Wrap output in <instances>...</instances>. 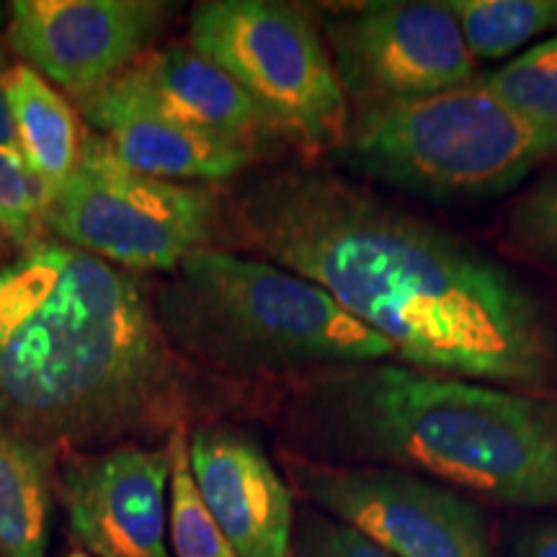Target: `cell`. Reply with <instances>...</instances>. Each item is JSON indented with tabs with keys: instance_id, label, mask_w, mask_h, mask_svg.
Here are the masks:
<instances>
[{
	"instance_id": "cell-4",
	"label": "cell",
	"mask_w": 557,
	"mask_h": 557,
	"mask_svg": "<svg viewBox=\"0 0 557 557\" xmlns=\"http://www.w3.org/2000/svg\"><path fill=\"white\" fill-rule=\"evenodd\" d=\"M152 308L181 359L227 377L312 380L393 359L387 341L318 284L218 248L181 263Z\"/></svg>"
},
{
	"instance_id": "cell-13",
	"label": "cell",
	"mask_w": 557,
	"mask_h": 557,
	"mask_svg": "<svg viewBox=\"0 0 557 557\" xmlns=\"http://www.w3.org/2000/svg\"><path fill=\"white\" fill-rule=\"evenodd\" d=\"M83 111L124 165L160 181L235 178L256 163L261 148L243 139L181 124L111 86L83 99Z\"/></svg>"
},
{
	"instance_id": "cell-6",
	"label": "cell",
	"mask_w": 557,
	"mask_h": 557,
	"mask_svg": "<svg viewBox=\"0 0 557 557\" xmlns=\"http://www.w3.org/2000/svg\"><path fill=\"white\" fill-rule=\"evenodd\" d=\"M191 47L256 101L278 137L336 152L351 103L310 13L278 0H207L191 13Z\"/></svg>"
},
{
	"instance_id": "cell-10",
	"label": "cell",
	"mask_w": 557,
	"mask_h": 557,
	"mask_svg": "<svg viewBox=\"0 0 557 557\" xmlns=\"http://www.w3.org/2000/svg\"><path fill=\"white\" fill-rule=\"evenodd\" d=\"M9 45L78 99L96 94L143 58L158 37L165 5L152 0H16Z\"/></svg>"
},
{
	"instance_id": "cell-11",
	"label": "cell",
	"mask_w": 557,
	"mask_h": 557,
	"mask_svg": "<svg viewBox=\"0 0 557 557\" xmlns=\"http://www.w3.org/2000/svg\"><path fill=\"white\" fill-rule=\"evenodd\" d=\"M169 449L116 444L70 449L54 470L70 529L94 557H169L165 491Z\"/></svg>"
},
{
	"instance_id": "cell-27",
	"label": "cell",
	"mask_w": 557,
	"mask_h": 557,
	"mask_svg": "<svg viewBox=\"0 0 557 557\" xmlns=\"http://www.w3.org/2000/svg\"><path fill=\"white\" fill-rule=\"evenodd\" d=\"M5 65V58H3V52H0V67H3Z\"/></svg>"
},
{
	"instance_id": "cell-20",
	"label": "cell",
	"mask_w": 557,
	"mask_h": 557,
	"mask_svg": "<svg viewBox=\"0 0 557 557\" xmlns=\"http://www.w3.org/2000/svg\"><path fill=\"white\" fill-rule=\"evenodd\" d=\"M54 189L32 171L18 150H0V235L32 248L47 233Z\"/></svg>"
},
{
	"instance_id": "cell-26",
	"label": "cell",
	"mask_w": 557,
	"mask_h": 557,
	"mask_svg": "<svg viewBox=\"0 0 557 557\" xmlns=\"http://www.w3.org/2000/svg\"><path fill=\"white\" fill-rule=\"evenodd\" d=\"M3 24H5V9L0 5V29H3Z\"/></svg>"
},
{
	"instance_id": "cell-25",
	"label": "cell",
	"mask_w": 557,
	"mask_h": 557,
	"mask_svg": "<svg viewBox=\"0 0 557 557\" xmlns=\"http://www.w3.org/2000/svg\"><path fill=\"white\" fill-rule=\"evenodd\" d=\"M65 557H94V555H88V553H83V549H73V553H67Z\"/></svg>"
},
{
	"instance_id": "cell-7",
	"label": "cell",
	"mask_w": 557,
	"mask_h": 557,
	"mask_svg": "<svg viewBox=\"0 0 557 557\" xmlns=\"http://www.w3.org/2000/svg\"><path fill=\"white\" fill-rule=\"evenodd\" d=\"M218 218V197L209 189L132 171L107 139L88 137L54 191L47 233L120 269L176 271L209 248Z\"/></svg>"
},
{
	"instance_id": "cell-12",
	"label": "cell",
	"mask_w": 557,
	"mask_h": 557,
	"mask_svg": "<svg viewBox=\"0 0 557 557\" xmlns=\"http://www.w3.org/2000/svg\"><path fill=\"white\" fill-rule=\"evenodd\" d=\"M189 465L235 557H289L292 491L256 438L230 426L197 429Z\"/></svg>"
},
{
	"instance_id": "cell-23",
	"label": "cell",
	"mask_w": 557,
	"mask_h": 557,
	"mask_svg": "<svg viewBox=\"0 0 557 557\" xmlns=\"http://www.w3.org/2000/svg\"><path fill=\"white\" fill-rule=\"evenodd\" d=\"M511 557H557V519L534 521L513 540Z\"/></svg>"
},
{
	"instance_id": "cell-19",
	"label": "cell",
	"mask_w": 557,
	"mask_h": 557,
	"mask_svg": "<svg viewBox=\"0 0 557 557\" xmlns=\"http://www.w3.org/2000/svg\"><path fill=\"white\" fill-rule=\"evenodd\" d=\"M478 81L521 114L557 124V34Z\"/></svg>"
},
{
	"instance_id": "cell-2",
	"label": "cell",
	"mask_w": 557,
	"mask_h": 557,
	"mask_svg": "<svg viewBox=\"0 0 557 557\" xmlns=\"http://www.w3.org/2000/svg\"><path fill=\"white\" fill-rule=\"evenodd\" d=\"M181 361L129 271L60 240L0 269V426L52 451L184 426Z\"/></svg>"
},
{
	"instance_id": "cell-24",
	"label": "cell",
	"mask_w": 557,
	"mask_h": 557,
	"mask_svg": "<svg viewBox=\"0 0 557 557\" xmlns=\"http://www.w3.org/2000/svg\"><path fill=\"white\" fill-rule=\"evenodd\" d=\"M0 150H18L21 152L16 124H13L9 96H5V86H3V70H0Z\"/></svg>"
},
{
	"instance_id": "cell-16",
	"label": "cell",
	"mask_w": 557,
	"mask_h": 557,
	"mask_svg": "<svg viewBox=\"0 0 557 557\" xmlns=\"http://www.w3.org/2000/svg\"><path fill=\"white\" fill-rule=\"evenodd\" d=\"M3 86L21 156L58 191L62 181L73 173L83 148L75 111L47 78L24 62L3 70Z\"/></svg>"
},
{
	"instance_id": "cell-9",
	"label": "cell",
	"mask_w": 557,
	"mask_h": 557,
	"mask_svg": "<svg viewBox=\"0 0 557 557\" xmlns=\"http://www.w3.org/2000/svg\"><path fill=\"white\" fill-rule=\"evenodd\" d=\"M325 47L351 114L478 81L457 18L438 0H380L333 13Z\"/></svg>"
},
{
	"instance_id": "cell-1",
	"label": "cell",
	"mask_w": 557,
	"mask_h": 557,
	"mask_svg": "<svg viewBox=\"0 0 557 557\" xmlns=\"http://www.w3.org/2000/svg\"><path fill=\"white\" fill-rule=\"evenodd\" d=\"M235 222L385 338L398 364L557 393V302L462 235L315 165L250 181Z\"/></svg>"
},
{
	"instance_id": "cell-18",
	"label": "cell",
	"mask_w": 557,
	"mask_h": 557,
	"mask_svg": "<svg viewBox=\"0 0 557 557\" xmlns=\"http://www.w3.org/2000/svg\"><path fill=\"white\" fill-rule=\"evenodd\" d=\"M169 519L176 557H235L233 547L220 532L218 521L201 498L189 465V434L184 426L169 431Z\"/></svg>"
},
{
	"instance_id": "cell-15",
	"label": "cell",
	"mask_w": 557,
	"mask_h": 557,
	"mask_svg": "<svg viewBox=\"0 0 557 557\" xmlns=\"http://www.w3.org/2000/svg\"><path fill=\"white\" fill-rule=\"evenodd\" d=\"M54 451L0 426V555L45 557L54 513Z\"/></svg>"
},
{
	"instance_id": "cell-8",
	"label": "cell",
	"mask_w": 557,
	"mask_h": 557,
	"mask_svg": "<svg viewBox=\"0 0 557 557\" xmlns=\"http://www.w3.org/2000/svg\"><path fill=\"white\" fill-rule=\"evenodd\" d=\"M292 485L393 557H496L483 511L449 485L398 468L284 457Z\"/></svg>"
},
{
	"instance_id": "cell-21",
	"label": "cell",
	"mask_w": 557,
	"mask_h": 557,
	"mask_svg": "<svg viewBox=\"0 0 557 557\" xmlns=\"http://www.w3.org/2000/svg\"><path fill=\"white\" fill-rule=\"evenodd\" d=\"M506 240L529 261L557 271V169L532 181L508 209Z\"/></svg>"
},
{
	"instance_id": "cell-5",
	"label": "cell",
	"mask_w": 557,
	"mask_h": 557,
	"mask_svg": "<svg viewBox=\"0 0 557 557\" xmlns=\"http://www.w3.org/2000/svg\"><path fill=\"white\" fill-rule=\"evenodd\" d=\"M346 169L429 201H480L517 189L557 156V124L521 114L483 83L354 111L336 150Z\"/></svg>"
},
{
	"instance_id": "cell-22",
	"label": "cell",
	"mask_w": 557,
	"mask_h": 557,
	"mask_svg": "<svg viewBox=\"0 0 557 557\" xmlns=\"http://www.w3.org/2000/svg\"><path fill=\"white\" fill-rule=\"evenodd\" d=\"M289 557H393L344 521L302 511L292 532Z\"/></svg>"
},
{
	"instance_id": "cell-14",
	"label": "cell",
	"mask_w": 557,
	"mask_h": 557,
	"mask_svg": "<svg viewBox=\"0 0 557 557\" xmlns=\"http://www.w3.org/2000/svg\"><path fill=\"white\" fill-rule=\"evenodd\" d=\"M107 86L181 124L243 139L256 148L278 137L246 90L191 45L143 54Z\"/></svg>"
},
{
	"instance_id": "cell-3",
	"label": "cell",
	"mask_w": 557,
	"mask_h": 557,
	"mask_svg": "<svg viewBox=\"0 0 557 557\" xmlns=\"http://www.w3.org/2000/svg\"><path fill=\"white\" fill-rule=\"evenodd\" d=\"M287 426L305 442L299 457L387 465L504 506H557V393L374 361L305 380Z\"/></svg>"
},
{
	"instance_id": "cell-17",
	"label": "cell",
	"mask_w": 557,
	"mask_h": 557,
	"mask_svg": "<svg viewBox=\"0 0 557 557\" xmlns=\"http://www.w3.org/2000/svg\"><path fill=\"white\" fill-rule=\"evenodd\" d=\"M472 60H504L557 32V0H444Z\"/></svg>"
}]
</instances>
